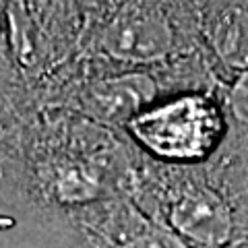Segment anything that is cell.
Here are the masks:
<instances>
[{"label":"cell","mask_w":248,"mask_h":248,"mask_svg":"<svg viewBox=\"0 0 248 248\" xmlns=\"http://www.w3.org/2000/svg\"><path fill=\"white\" fill-rule=\"evenodd\" d=\"M135 155L126 137L71 108L23 114L0 137V168L31 203L71 219L128 195Z\"/></svg>","instance_id":"cell-1"},{"label":"cell","mask_w":248,"mask_h":248,"mask_svg":"<svg viewBox=\"0 0 248 248\" xmlns=\"http://www.w3.org/2000/svg\"><path fill=\"white\" fill-rule=\"evenodd\" d=\"M128 197L190 248H230L248 238V211L211 164L180 168L137 151Z\"/></svg>","instance_id":"cell-2"},{"label":"cell","mask_w":248,"mask_h":248,"mask_svg":"<svg viewBox=\"0 0 248 248\" xmlns=\"http://www.w3.org/2000/svg\"><path fill=\"white\" fill-rule=\"evenodd\" d=\"M122 133L147 159L195 168L221 151L230 118L217 89H182L159 95L124 124Z\"/></svg>","instance_id":"cell-3"},{"label":"cell","mask_w":248,"mask_h":248,"mask_svg":"<svg viewBox=\"0 0 248 248\" xmlns=\"http://www.w3.org/2000/svg\"><path fill=\"white\" fill-rule=\"evenodd\" d=\"M97 52L114 62L153 64L180 52V35L168 11L149 0H128L102 23Z\"/></svg>","instance_id":"cell-4"},{"label":"cell","mask_w":248,"mask_h":248,"mask_svg":"<svg viewBox=\"0 0 248 248\" xmlns=\"http://www.w3.org/2000/svg\"><path fill=\"white\" fill-rule=\"evenodd\" d=\"M89 248H190L151 217L128 195L73 219Z\"/></svg>","instance_id":"cell-5"},{"label":"cell","mask_w":248,"mask_h":248,"mask_svg":"<svg viewBox=\"0 0 248 248\" xmlns=\"http://www.w3.org/2000/svg\"><path fill=\"white\" fill-rule=\"evenodd\" d=\"M164 93L172 91L149 73H118L89 81L66 108L87 116L102 126L122 130L135 114Z\"/></svg>","instance_id":"cell-6"},{"label":"cell","mask_w":248,"mask_h":248,"mask_svg":"<svg viewBox=\"0 0 248 248\" xmlns=\"http://www.w3.org/2000/svg\"><path fill=\"white\" fill-rule=\"evenodd\" d=\"M2 133H4V126H2V124H0V137H2Z\"/></svg>","instance_id":"cell-7"}]
</instances>
